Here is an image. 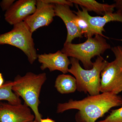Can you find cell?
Instances as JSON below:
<instances>
[{"label":"cell","instance_id":"1","mask_svg":"<svg viewBox=\"0 0 122 122\" xmlns=\"http://www.w3.org/2000/svg\"><path fill=\"white\" fill-rule=\"evenodd\" d=\"M122 106V97L109 93L89 96L81 100L70 99L68 102L59 103L58 113L72 109L78 111L75 116L76 122H96L113 107Z\"/></svg>","mask_w":122,"mask_h":122},{"label":"cell","instance_id":"2","mask_svg":"<svg viewBox=\"0 0 122 122\" xmlns=\"http://www.w3.org/2000/svg\"><path fill=\"white\" fill-rule=\"evenodd\" d=\"M46 79V74H36L28 72L23 76L18 75L13 81V91L17 96L21 97L25 104L33 112L35 120L41 122L42 115L38 107L39 96L42 87Z\"/></svg>","mask_w":122,"mask_h":122},{"label":"cell","instance_id":"3","mask_svg":"<svg viewBox=\"0 0 122 122\" xmlns=\"http://www.w3.org/2000/svg\"><path fill=\"white\" fill-rule=\"evenodd\" d=\"M71 66L68 72L76 79L77 90L81 92L88 93L91 96L100 94L101 72L108 62L101 56H98L90 69H83L77 59L71 57Z\"/></svg>","mask_w":122,"mask_h":122},{"label":"cell","instance_id":"4","mask_svg":"<svg viewBox=\"0 0 122 122\" xmlns=\"http://www.w3.org/2000/svg\"><path fill=\"white\" fill-rule=\"evenodd\" d=\"M105 37L99 35L87 38L86 41L79 44L64 43L61 51L68 57L80 61L85 69L93 67L91 59L96 56H101L107 50L111 49Z\"/></svg>","mask_w":122,"mask_h":122},{"label":"cell","instance_id":"5","mask_svg":"<svg viewBox=\"0 0 122 122\" xmlns=\"http://www.w3.org/2000/svg\"><path fill=\"white\" fill-rule=\"evenodd\" d=\"M13 26L11 30L0 35V46L8 45L18 48L33 64L37 59L38 54L32 33L24 21Z\"/></svg>","mask_w":122,"mask_h":122},{"label":"cell","instance_id":"6","mask_svg":"<svg viewBox=\"0 0 122 122\" xmlns=\"http://www.w3.org/2000/svg\"><path fill=\"white\" fill-rule=\"evenodd\" d=\"M122 92V69L115 60L107 62L101 72L100 92L117 95Z\"/></svg>","mask_w":122,"mask_h":122},{"label":"cell","instance_id":"7","mask_svg":"<svg viewBox=\"0 0 122 122\" xmlns=\"http://www.w3.org/2000/svg\"><path fill=\"white\" fill-rule=\"evenodd\" d=\"M55 16V5L46 3L43 0H38L35 12L24 22L33 33L40 28L49 26Z\"/></svg>","mask_w":122,"mask_h":122},{"label":"cell","instance_id":"8","mask_svg":"<svg viewBox=\"0 0 122 122\" xmlns=\"http://www.w3.org/2000/svg\"><path fill=\"white\" fill-rule=\"evenodd\" d=\"M25 104L14 105L0 102V122H31L35 119Z\"/></svg>","mask_w":122,"mask_h":122},{"label":"cell","instance_id":"9","mask_svg":"<svg viewBox=\"0 0 122 122\" xmlns=\"http://www.w3.org/2000/svg\"><path fill=\"white\" fill-rule=\"evenodd\" d=\"M36 0H19L15 1L4 14L5 20L14 25L23 22L35 12L36 8Z\"/></svg>","mask_w":122,"mask_h":122},{"label":"cell","instance_id":"10","mask_svg":"<svg viewBox=\"0 0 122 122\" xmlns=\"http://www.w3.org/2000/svg\"><path fill=\"white\" fill-rule=\"evenodd\" d=\"M37 59L41 64L40 68L42 70L48 69L50 72L59 71L64 74L68 73L71 64L70 59L61 51L55 53L38 55Z\"/></svg>","mask_w":122,"mask_h":122},{"label":"cell","instance_id":"11","mask_svg":"<svg viewBox=\"0 0 122 122\" xmlns=\"http://www.w3.org/2000/svg\"><path fill=\"white\" fill-rule=\"evenodd\" d=\"M70 7L67 5H55V16L62 20L67 29L66 43H72L75 38L83 36L75 22L76 14L71 10Z\"/></svg>","mask_w":122,"mask_h":122},{"label":"cell","instance_id":"12","mask_svg":"<svg viewBox=\"0 0 122 122\" xmlns=\"http://www.w3.org/2000/svg\"><path fill=\"white\" fill-rule=\"evenodd\" d=\"M81 8L82 10L78 9L77 11L74 12V13L76 15L81 16L85 18L97 34L104 37L108 38L104 36L102 33L103 32L105 31L104 26L106 24L112 21H118L122 23V14L119 11L109 13L102 16H92L89 14L88 11L86 9L82 7Z\"/></svg>","mask_w":122,"mask_h":122},{"label":"cell","instance_id":"13","mask_svg":"<svg viewBox=\"0 0 122 122\" xmlns=\"http://www.w3.org/2000/svg\"><path fill=\"white\" fill-rule=\"evenodd\" d=\"M73 4L79 5L87 11H93L99 15L113 12L115 8L114 4H101L94 0H69Z\"/></svg>","mask_w":122,"mask_h":122},{"label":"cell","instance_id":"14","mask_svg":"<svg viewBox=\"0 0 122 122\" xmlns=\"http://www.w3.org/2000/svg\"><path fill=\"white\" fill-rule=\"evenodd\" d=\"M55 86L61 94L74 93L77 90L76 79L69 75H59L56 79Z\"/></svg>","mask_w":122,"mask_h":122},{"label":"cell","instance_id":"15","mask_svg":"<svg viewBox=\"0 0 122 122\" xmlns=\"http://www.w3.org/2000/svg\"><path fill=\"white\" fill-rule=\"evenodd\" d=\"M13 81H9L5 82L0 87V101L5 100L12 105L21 104V100L12 90Z\"/></svg>","mask_w":122,"mask_h":122},{"label":"cell","instance_id":"16","mask_svg":"<svg viewBox=\"0 0 122 122\" xmlns=\"http://www.w3.org/2000/svg\"><path fill=\"white\" fill-rule=\"evenodd\" d=\"M75 21L82 34L84 35L86 38L93 37L94 35H98L92 28L87 20L83 17L76 15Z\"/></svg>","mask_w":122,"mask_h":122},{"label":"cell","instance_id":"17","mask_svg":"<svg viewBox=\"0 0 122 122\" xmlns=\"http://www.w3.org/2000/svg\"><path fill=\"white\" fill-rule=\"evenodd\" d=\"M96 122H122V107L112 111L105 119Z\"/></svg>","mask_w":122,"mask_h":122},{"label":"cell","instance_id":"18","mask_svg":"<svg viewBox=\"0 0 122 122\" xmlns=\"http://www.w3.org/2000/svg\"><path fill=\"white\" fill-rule=\"evenodd\" d=\"M115 57V60L122 69V46H118L111 48Z\"/></svg>","mask_w":122,"mask_h":122},{"label":"cell","instance_id":"19","mask_svg":"<svg viewBox=\"0 0 122 122\" xmlns=\"http://www.w3.org/2000/svg\"><path fill=\"white\" fill-rule=\"evenodd\" d=\"M43 1L46 3L54 5H67L70 7L73 6V4L69 0H43Z\"/></svg>","mask_w":122,"mask_h":122},{"label":"cell","instance_id":"20","mask_svg":"<svg viewBox=\"0 0 122 122\" xmlns=\"http://www.w3.org/2000/svg\"><path fill=\"white\" fill-rule=\"evenodd\" d=\"M15 0H2L0 2V7L2 11L6 12L15 2Z\"/></svg>","mask_w":122,"mask_h":122},{"label":"cell","instance_id":"21","mask_svg":"<svg viewBox=\"0 0 122 122\" xmlns=\"http://www.w3.org/2000/svg\"><path fill=\"white\" fill-rule=\"evenodd\" d=\"M114 1L115 8L117 9V11L122 14V0H116Z\"/></svg>","mask_w":122,"mask_h":122},{"label":"cell","instance_id":"22","mask_svg":"<svg viewBox=\"0 0 122 122\" xmlns=\"http://www.w3.org/2000/svg\"><path fill=\"white\" fill-rule=\"evenodd\" d=\"M4 79L1 73H0V87L2 86L4 84Z\"/></svg>","mask_w":122,"mask_h":122},{"label":"cell","instance_id":"23","mask_svg":"<svg viewBox=\"0 0 122 122\" xmlns=\"http://www.w3.org/2000/svg\"><path fill=\"white\" fill-rule=\"evenodd\" d=\"M40 122H56L54 120L48 118L46 119H41Z\"/></svg>","mask_w":122,"mask_h":122},{"label":"cell","instance_id":"24","mask_svg":"<svg viewBox=\"0 0 122 122\" xmlns=\"http://www.w3.org/2000/svg\"><path fill=\"white\" fill-rule=\"evenodd\" d=\"M37 122V121H36V120H34V121H33V122Z\"/></svg>","mask_w":122,"mask_h":122},{"label":"cell","instance_id":"25","mask_svg":"<svg viewBox=\"0 0 122 122\" xmlns=\"http://www.w3.org/2000/svg\"><path fill=\"white\" fill-rule=\"evenodd\" d=\"M0 17H1V16H0Z\"/></svg>","mask_w":122,"mask_h":122}]
</instances>
